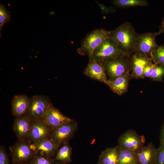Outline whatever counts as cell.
Returning <instances> with one entry per match:
<instances>
[{
    "label": "cell",
    "mask_w": 164,
    "mask_h": 164,
    "mask_svg": "<svg viewBox=\"0 0 164 164\" xmlns=\"http://www.w3.org/2000/svg\"><path fill=\"white\" fill-rule=\"evenodd\" d=\"M29 101L30 98L24 94L15 96L11 102L13 115L16 117L26 115L29 108Z\"/></svg>",
    "instance_id": "17"
},
{
    "label": "cell",
    "mask_w": 164,
    "mask_h": 164,
    "mask_svg": "<svg viewBox=\"0 0 164 164\" xmlns=\"http://www.w3.org/2000/svg\"><path fill=\"white\" fill-rule=\"evenodd\" d=\"M160 144H164V125L161 129L160 137Z\"/></svg>",
    "instance_id": "30"
},
{
    "label": "cell",
    "mask_w": 164,
    "mask_h": 164,
    "mask_svg": "<svg viewBox=\"0 0 164 164\" xmlns=\"http://www.w3.org/2000/svg\"><path fill=\"white\" fill-rule=\"evenodd\" d=\"M157 149L152 143L143 146L136 152L139 164H155Z\"/></svg>",
    "instance_id": "16"
},
{
    "label": "cell",
    "mask_w": 164,
    "mask_h": 164,
    "mask_svg": "<svg viewBox=\"0 0 164 164\" xmlns=\"http://www.w3.org/2000/svg\"><path fill=\"white\" fill-rule=\"evenodd\" d=\"M72 149L68 142L60 146L54 157L56 161L69 164L71 161Z\"/></svg>",
    "instance_id": "21"
},
{
    "label": "cell",
    "mask_w": 164,
    "mask_h": 164,
    "mask_svg": "<svg viewBox=\"0 0 164 164\" xmlns=\"http://www.w3.org/2000/svg\"><path fill=\"white\" fill-rule=\"evenodd\" d=\"M156 65L152 61L147 65L144 70L143 77L150 78Z\"/></svg>",
    "instance_id": "29"
},
{
    "label": "cell",
    "mask_w": 164,
    "mask_h": 164,
    "mask_svg": "<svg viewBox=\"0 0 164 164\" xmlns=\"http://www.w3.org/2000/svg\"><path fill=\"white\" fill-rule=\"evenodd\" d=\"M42 120L52 129L65 124L74 121L64 115L53 104L49 108Z\"/></svg>",
    "instance_id": "12"
},
{
    "label": "cell",
    "mask_w": 164,
    "mask_h": 164,
    "mask_svg": "<svg viewBox=\"0 0 164 164\" xmlns=\"http://www.w3.org/2000/svg\"><path fill=\"white\" fill-rule=\"evenodd\" d=\"M13 164L29 163L36 154L32 143L27 140H19L9 148Z\"/></svg>",
    "instance_id": "4"
},
{
    "label": "cell",
    "mask_w": 164,
    "mask_h": 164,
    "mask_svg": "<svg viewBox=\"0 0 164 164\" xmlns=\"http://www.w3.org/2000/svg\"><path fill=\"white\" fill-rule=\"evenodd\" d=\"M32 146L36 155L54 158L60 147L50 138L32 143Z\"/></svg>",
    "instance_id": "14"
},
{
    "label": "cell",
    "mask_w": 164,
    "mask_h": 164,
    "mask_svg": "<svg viewBox=\"0 0 164 164\" xmlns=\"http://www.w3.org/2000/svg\"><path fill=\"white\" fill-rule=\"evenodd\" d=\"M159 32L161 33H164V19L162 21L159 28Z\"/></svg>",
    "instance_id": "31"
},
{
    "label": "cell",
    "mask_w": 164,
    "mask_h": 164,
    "mask_svg": "<svg viewBox=\"0 0 164 164\" xmlns=\"http://www.w3.org/2000/svg\"><path fill=\"white\" fill-rule=\"evenodd\" d=\"M130 56H124L102 62L108 80H113L129 73L132 69Z\"/></svg>",
    "instance_id": "3"
},
{
    "label": "cell",
    "mask_w": 164,
    "mask_h": 164,
    "mask_svg": "<svg viewBox=\"0 0 164 164\" xmlns=\"http://www.w3.org/2000/svg\"><path fill=\"white\" fill-rule=\"evenodd\" d=\"M112 2L115 6L122 8L146 6L149 5L148 2L145 0H114Z\"/></svg>",
    "instance_id": "22"
},
{
    "label": "cell",
    "mask_w": 164,
    "mask_h": 164,
    "mask_svg": "<svg viewBox=\"0 0 164 164\" xmlns=\"http://www.w3.org/2000/svg\"><path fill=\"white\" fill-rule=\"evenodd\" d=\"M21 164H29V163H22Z\"/></svg>",
    "instance_id": "33"
},
{
    "label": "cell",
    "mask_w": 164,
    "mask_h": 164,
    "mask_svg": "<svg viewBox=\"0 0 164 164\" xmlns=\"http://www.w3.org/2000/svg\"><path fill=\"white\" fill-rule=\"evenodd\" d=\"M118 164H137L138 161L136 152L117 146Z\"/></svg>",
    "instance_id": "20"
},
{
    "label": "cell",
    "mask_w": 164,
    "mask_h": 164,
    "mask_svg": "<svg viewBox=\"0 0 164 164\" xmlns=\"http://www.w3.org/2000/svg\"><path fill=\"white\" fill-rule=\"evenodd\" d=\"M137 164H138V163H137Z\"/></svg>",
    "instance_id": "34"
},
{
    "label": "cell",
    "mask_w": 164,
    "mask_h": 164,
    "mask_svg": "<svg viewBox=\"0 0 164 164\" xmlns=\"http://www.w3.org/2000/svg\"><path fill=\"white\" fill-rule=\"evenodd\" d=\"M10 12L5 6L0 4V36L1 37V31L4 25L11 19Z\"/></svg>",
    "instance_id": "24"
},
{
    "label": "cell",
    "mask_w": 164,
    "mask_h": 164,
    "mask_svg": "<svg viewBox=\"0 0 164 164\" xmlns=\"http://www.w3.org/2000/svg\"><path fill=\"white\" fill-rule=\"evenodd\" d=\"M110 31L104 29H94L82 40L77 52L82 55L91 57L95 50L106 39H109Z\"/></svg>",
    "instance_id": "2"
},
{
    "label": "cell",
    "mask_w": 164,
    "mask_h": 164,
    "mask_svg": "<svg viewBox=\"0 0 164 164\" xmlns=\"http://www.w3.org/2000/svg\"><path fill=\"white\" fill-rule=\"evenodd\" d=\"M0 164H10L9 158L5 148L2 145L0 147Z\"/></svg>",
    "instance_id": "27"
},
{
    "label": "cell",
    "mask_w": 164,
    "mask_h": 164,
    "mask_svg": "<svg viewBox=\"0 0 164 164\" xmlns=\"http://www.w3.org/2000/svg\"><path fill=\"white\" fill-rule=\"evenodd\" d=\"M32 121L26 115L15 118L13 129L18 139H28Z\"/></svg>",
    "instance_id": "15"
},
{
    "label": "cell",
    "mask_w": 164,
    "mask_h": 164,
    "mask_svg": "<svg viewBox=\"0 0 164 164\" xmlns=\"http://www.w3.org/2000/svg\"><path fill=\"white\" fill-rule=\"evenodd\" d=\"M155 164H164V144H160L159 147L157 149Z\"/></svg>",
    "instance_id": "28"
},
{
    "label": "cell",
    "mask_w": 164,
    "mask_h": 164,
    "mask_svg": "<svg viewBox=\"0 0 164 164\" xmlns=\"http://www.w3.org/2000/svg\"><path fill=\"white\" fill-rule=\"evenodd\" d=\"M160 34L159 31L139 34L134 52L151 58L152 53L159 46L155 39L156 36Z\"/></svg>",
    "instance_id": "7"
},
{
    "label": "cell",
    "mask_w": 164,
    "mask_h": 164,
    "mask_svg": "<svg viewBox=\"0 0 164 164\" xmlns=\"http://www.w3.org/2000/svg\"><path fill=\"white\" fill-rule=\"evenodd\" d=\"M164 74V66L156 65L150 78L155 80H160Z\"/></svg>",
    "instance_id": "26"
},
{
    "label": "cell",
    "mask_w": 164,
    "mask_h": 164,
    "mask_svg": "<svg viewBox=\"0 0 164 164\" xmlns=\"http://www.w3.org/2000/svg\"><path fill=\"white\" fill-rule=\"evenodd\" d=\"M151 58L155 64L164 66V45L159 46L152 53Z\"/></svg>",
    "instance_id": "23"
},
{
    "label": "cell",
    "mask_w": 164,
    "mask_h": 164,
    "mask_svg": "<svg viewBox=\"0 0 164 164\" xmlns=\"http://www.w3.org/2000/svg\"><path fill=\"white\" fill-rule=\"evenodd\" d=\"M54 158L35 155L29 162V164H54Z\"/></svg>",
    "instance_id": "25"
},
{
    "label": "cell",
    "mask_w": 164,
    "mask_h": 164,
    "mask_svg": "<svg viewBox=\"0 0 164 164\" xmlns=\"http://www.w3.org/2000/svg\"><path fill=\"white\" fill-rule=\"evenodd\" d=\"M52 130L42 120L32 121L27 140L32 143L50 138Z\"/></svg>",
    "instance_id": "10"
},
{
    "label": "cell",
    "mask_w": 164,
    "mask_h": 164,
    "mask_svg": "<svg viewBox=\"0 0 164 164\" xmlns=\"http://www.w3.org/2000/svg\"><path fill=\"white\" fill-rule=\"evenodd\" d=\"M77 127V124L74 121L62 125L52 130L50 138L60 146L68 142Z\"/></svg>",
    "instance_id": "8"
},
{
    "label": "cell",
    "mask_w": 164,
    "mask_h": 164,
    "mask_svg": "<svg viewBox=\"0 0 164 164\" xmlns=\"http://www.w3.org/2000/svg\"><path fill=\"white\" fill-rule=\"evenodd\" d=\"M132 76L136 78H143V71L145 67L152 61L151 58L134 52L131 55Z\"/></svg>",
    "instance_id": "13"
},
{
    "label": "cell",
    "mask_w": 164,
    "mask_h": 164,
    "mask_svg": "<svg viewBox=\"0 0 164 164\" xmlns=\"http://www.w3.org/2000/svg\"><path fill=\"white\" fill-rule=\"evenodd\" d=\"M83 73L90 78L101 82H104L108 80L103 62L92 56L89 58Z\"/></svg>",
    "instance_id": "11"
},
{
    "label": "cell",
    "mask_w": 164,
    "mask_h": 164,
    "mask_svg": "<svg viewBox=\"0 0 164 164\" xmlns=\"http://www.w3.org/2000/svg\"><path fill=\"white\" fill-rule=\"evenodd\" d=\"M54 164H68L64 163L58 161H55Z\"/></svg>",
    "instance_id": "32"
},
{
    "label": "cell",
    "mask_w": 164,
    "mask_h": 164,
    "mask_svg": "<svg viewBox=\"0 0 164 164\" xmlns=\"http://www.w3.org/2000/svg\"><path fill=\"white\" fill-rule=\"evenodd\" d=\"M138 35L132 24L127 22L111 31L109 39L123 51L132 54L135 51Z\"/></svg>",
    "instance_id": "1"
},
{
    "label": "cell",
    "mask_w": 164,
    "mask_h": 164,
    "mask_svg": "<svg viewBox=\"0 0 164 164\" xmlns=\"http://www.w3.org/2000/svg\"><path fill=\"white\" fill-rule=\"evenodd\" d=\"M97 164H118L117 146L108 148L102 151L99 156Z\"/></svg>",
    "instance_id": "19"
},
{
    "label": "cell",
    "mask_w": 164,
    "mask_h": 164,
    "mask_svg": "<svg viewBox=\"0 0 164 164\" xmlns=\"http://www.w3.org/2000/svg\"><path fill=\"white\" fill-rule=\"evenodd\" d=\"M144 136H140L134 130H130L123 133L118 139L120 147L136 152L142 146L145 142Z\"/></svg>",
    "instance_id": "9"
},
{
    "label": "cell",
    "mask_w": 164,
    "mask_h": 164,
    "mask_svg": "<svg viewBox=\"0 0 164 164\" xmlns=\"http://www.w3.org/2000/svg\"><path fill=\"white\" fill-rule=\"evenodd\" d=\"M132 54L123 51L112 39H108L95 50L92 56L102 62L124 56H130Z\"/></svg>",
    "instance_id": "5"
},
{
    "label": "cell",
    "mask_w": 164,
    "mask_h": 164,
    "mask_svg": "<svg viewBox=\"0 0 164 164\" xmlns=\"http://www.w3.org/2000/svg\"><path fill=\"white\" fill-rule=\"evenodd\" d=\"M52 104L47 96L39 95L33 96L30 98L26 115L32 121L42 120Z\"/></svg>",
    "instance_id": "6"
},
{
    "label": "cell",
    "mask_w": 164,
    "mask_h": 164,
    "mask_svg": "<svg viewBox=\"0 0 164 164\" xmlns=\"http://www.w3.org/2000/svg\"><path fill=\"white\" fill-rule=\"evenodd\" d=\"M129 73H126L113 80H108L104 83L110 87L115 93L121 95L125 93L128 90Z\"/></svg>",
    "instance_id": "18"
}]
</instances>
